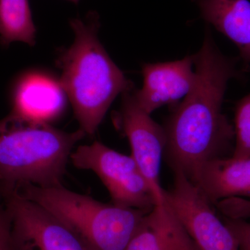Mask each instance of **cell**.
<instances>
[{
	"instance_id": "cell-1",
	"label": "cell",
	"mask_w": 250,
	"mask_h": 250,
	"mask_svg": "<svg viewBox=\"0 0 250 250\" xmlns=\"http://www.w3.org/2000/svg\"><path fill=\"white\" fill-rule=\"evenodd\" d=\"M237 62L220 52L207 28L194 54L195 84L163 126L166 162L190 180L206 162L233 151L234 126L223 113V103L229 82L241 77Z\"/></svg>"
},
{
	"instance_id": "cell-2",
	"label": "cell",
	"mask_w": 250,
	"mask_h": 250,
	"mask_svg": "<svg viewBox=\"0 0 250 250\" xmlns=\"http://www.w3.org/2000/svg\"><path fill=\"white\" fill-rule=\"evenodd\" d=\"M75 39L57 59L60 81L72 104L80 129L93 136L118 95L134 88L102 45L98 36L100 22L95 13L85 21L72 19Z\"/></svg>"
},
{
	"instance_id": "cell-3",
	"label": "cell",
	"mask_w": 250,
	"mask_h": 250,
	"mask_svg": "<svg viewBox=\"0 0 250 250\" xmlns=\"http://www.w3.org/2000/svg\"><path fill=\"white\" fill-rule=\"evenodd\" d=\"M81 129L65 132L52 125H24L9 116L0 127V190L22 184L62 185L74 147L85 136Z\"/></svg>"
},
{
	"instance_id": "cell-4",
	"label": "cell",
	"mask_w": 250,
	"mask_h": 250,
	"mask_svg": "<svg viewBox=\"0 0 250 250\" xmlns=\"http://www.w3.org/2000/svg\"><path fill=\"white\" fill-rule=\"evenodd\" d=\"M13 190L55 215L88 250H125L151 210L104 204L62 185L26 184Z\"/></svg>"
},
{
	"instance_id": "cell-5",
	"label": "cell",
	"mask_w": 250,
	"mask_h": 250,
	"mask_svg": "<svg viewBox=\"0 0 250 250\" xmlns=\"http://www.w3.org/2000/svg\"><path fill=\"white\" fill-rule=\"evenodd\" d=\"M70 160L77 168L93 171L98 176L113 205L146 210L155 207L152 190L132 156L95 141L79 146Z\"/></svg>"
},
{
	"instance_id": "cell-6",
	"label": "cell",
	"mask_w": 250,
	"mask_h": 250,
	"mask_svg": "<svg viewBox=\"0 0 250 250\" xmlns=\"http://www.w3.org/2000/svg\"><path fill=\"white\" fill-rule=\"evenodd\" d=\"M11 217L13 250H88L58 218L16 190L1 191Z\"/></svg>"
},
{
	"instance_id": "cell-7",
	"label": "cell",
	"mask_w": 250,
	"mask_h": 250,
	"mask_svg": "<svg viewBox=\"0 0 250 250\" xmlns=\"http://www.w3.org/2000/svg\"><path fill=\"white\" fill-rule=\"evenodd\" d=\"M173 172L172 188L164 189L165 202L199 249L240 250L236 237L198 188L182 172Z\"/></svg>"
},
{
	"instance_id": "cell-8",
	"label": "cell",
	"mask_w": 250,
	"mask_h": 250,
	"mask_svg": "<svg viewBox=\"0 0 250 250\" xmlns=\"http://www.w3.org/2000/svg\"><path fill=\"white\" fill-rule=\"evenodd\" d=\"M134 89L122 95L121 107L113 116V124L129 140L131 156L149 184L156 205H163L165 199L160 170L166 147L165 131L139 106Z\"/></svg>"
},
{
	"instance_id": "cell-9",
	"label": "cell",
	"mask_w": 250,
	"mask_h": 250,
	"mask_svg": "<svg viewBox=\"0 0 250 250\" xmlns=\"http://www.w3.org/2000/svg\"><path fill=\"white\" fill-rule=\"evenodd\" d=\"M68 98L60 79L44 70L20 74L10 89V119L16 124L52 125L66 111Z\"/></svg>"
},
{
	"instance_id": "cell-10",
	"label": "cell",
	"mask_w": 250,
	"mask_h": 250,
	"mask_svg": "<svg viewBox=\"0 0 250 250\" xmlns=\"http://www.w3.org/2000/svg\"><path fill=\"white\" fill-rule=\"evenodd\" d=\"M143 85L134 89V98L140 106L151 115L165 105H176L190 93L196 80L194 55L181 60L143 66Z\"/></svg>"
},
{
	"instance_id": "cell-11",
	"label": "cell",
	"mask_w": 250,
	"mask_h": 250,
	"mask_svg": "<svg viewBox=\"0 0 250 250\" xmlns=\"http://www.w3.org/2000/svg\"><path fill=\"white\" fill-rule=\"evenodd\" d=\"M190 181L215 205L231 197L250 198V157L215 158L204 164Z\"/></svg>"
},
{
	"instance_id": "cell-12",
	"label": "cell",
	"mask_w": 250,
	"mask_h": 250,
	"mask_svg": "<svg viewBox=\"0 0 250 250\" xmlns=\"http://www.w3.org/2000/svg\"><path fill=\"white\" fill-rule=\"evenodd\" d=\"M125 250H200L166 203L156 205Z\"/></svg>"
},
{
	"instance_id": "cell-13",
	"label": "cell",
	"mask_w": 250,
	"mask_h": 250,
	"mask_svg": "<svg viewBox=\"0 0 250 250\" xmlns=\"http://www.w3.org/2000/svg\"><path fill=\"white\" fill-rule=\"evenodd\" d=\"M202 18L232 41L243 62L250 63L249 0H192Z\"/></svg>"
},
{
	"instance_id": "cell-14",
	"label": "cell",
	"mask_w": 250,
	"mask_h": 250,
	"mask_svg": "<svg viewBox=\"0 0 250 250\" xmlns=\"http://www.w3.org/2000/svg\"><path fill=\"white\" fill-rule=\"evenodd\" d=\"M36 28L29 0H0V44L36 43Z\"/></svg>"
},
{
	"instance_id": "cell-15",
	"label": "cell",
	"mask_w": 250,
	"mask_h": 250,
	"mask_svg": "<svg viewBox=\"0 0 250 250\" xmlns=\"http://www.w3.org/2000/svg\"><path fill=\"white\" fill-rule=\"evenodd\" d=\"M235 143L232 157H250V93L237 103L235 108Z\"/></svg>"
},
{
	"instance_id": "cell-16",
	"label": "cell",
	"mask_w": 250,
	"mask_h": 250,
	"mask_svg": "<svg viewBox=\"0 0 250 250\" xmlns=\"http://www.w3.org/2000/svg\"><path fill=\"white\" fill-rule=\"evenodd\" d=\"M215 206L227 218L244 220L250 218V200L243 197H231L218 202Z\"/></svg>"
},
{
	"instance_id": "cell-17",
	"label": "cell",
	"mask_w": 250,
	"mask_h": 250,
	"mask_svg": "<svg viewBox=\"0 0 250 250\" xmlns=\"http://www.w3.org/2000/svg\"><path fill=\"white\" fill-rule=\"evenodd\" d=\"M224 223L236 237L240 250H250V223L244 219L225 217Z\"/></svg>"
},
{
	"instance_id": "cell-18",
	"label": "cell",
	"mask_w": 250,
	"mask_h": 250,
	"mask_svg": "<svg viewBox=\"0 0 250 250\" xmlns=\"http://www.w3.org/2000/svg\"><path fill=\"white\" fill-rule=\"evenodd\" d=\"M0 250H13L11 217L0 193Z\"/></svg>"
},
{
	"instance_id": "cell-19",
	"label": "cell",
	"mask_w": 250,
	"mask_h": 250,
	"mask_svg": "<svg viewBox=\"0 0 250 250\" xmlns=\"http://www.w3.org/2000/svg\"><path fill=\"white\" fill-rule=\"evenodd\" d=\"M68 1H72V2L77 4H78L79 1H80V0H68Z\"/></svg>"
}]
</instances>
